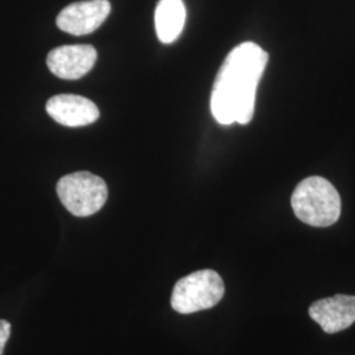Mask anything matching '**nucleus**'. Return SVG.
I'll return each mask as SVG.
<instances>
[{"label": "nucleus", "instance_id": "obj_8", "mask_svg": "<svg viewBox=\"0 0 355 355\" xmlns=\"http://www.w3.org/2000/svg\"><path fill=\"white\" fill-rule=\"evenodd\" d=\"M46 112L58 124L70 128L86 127L95 123L101 116L95 103L71 94L51 98L46 103Z\"/></svg>", "mask_w": 355, "mask_h": 355}, {"label": "nucleus", "instance_id": "obj_5", "mask_svg": "<svg viewBox=\"0 0 355 355\" xmlns=\"http://www.w3.org/2000/svg\"><path fill=\"white\" fill-rule=\"evenodd\" d=\"M111 12L108 0H85L69 4L57 16V26L69 35L85 36L95 32Z\"/></svg>", "mask_w": 355, "mask_h": 355}, {"label": "nucleus", "instance_id": "obj_1", "mask_svg": "<svg viewBox=\"0 0 355 355\" xmlns=\"http://www.w3.org/2000/svg\"><path fill=\"white\" fill-rule=\"evenodd\" d=\"M267 62L268 54L254 42H243L229 53L211 95V111L217 123L246 125L252 121L257 87Z\"/></svg>", "mask_w": 355, "mask_h": 355}, {"label": "nucleus", "instance_id": "obj_3", "mask_svg": "<svg viewBox=\"0 0 355 355\" xmlns=\"http://www.w3.org/2000/svg\"><path fill=\"white\" fill-rule=\"evenodd\" d=\"M225 286L214 270H199L177 282L171 306L178 313L190 315L209 309L224 297Z\"/></svg>", "mask_w": 355, "mask_h": 355}, {"label": "nucleus", "instance_id": "obj_7", "mask_svg": "<svg viewBox=\"0 0 355 355\" xmlns=\"http://www.w3.org/2000/svg\"><path fill=\"white\" fill-rule=\"evenodd\" d=\"M309 316L328 334L347 329L355 322V296L336 295L315 302Z\"/></svg>", "mask_w": 355, "mask_h": 355}, {"label": "nucleus", "instance_id": "obj_9", "mask_svg": "<svg viewBox=\"0 0 355 355\" xmlns=\"http://www.w3.org/2000/svg\"><path fill=\"white\" fill-rule=\"evenodd\" d=\"M186 6L183 0H159L155 8V31L164 44H173L186 24Z\"/></svg>", "mask_w": 355, "mask_h": 355}, {"label": "nucleus", "instance_id": "obj_2", "mask_svg": "<svg viewBox=\"0 0 355 355\" xmlns=\"http://www.w3.org/2000/svg\"><path fill=\"white\" fill-rule=\"evenodd\" d=\"M291 205L296 217L311 227L327 228L341 216V198L329 180L309 177L293 191Z\"/></svg>", "mask_w": 355, "mask_h": 355}, {"label": "nucleus", "instance_id": "obj_10", "mask_svg": "<svg viewBox=\"0 0 355 355\" xmlns=\"http://www.w3.org/2000/svg\"><path fill=\"white\" fill-rule=\"evenodd\" d=\"M11 334V324L6 320H0V355H3L6 343Z\"/></svg>", "mask_w": 355, "mask_h": 355}, {"label": "nucleus", "instance_id": "obj_4", "mask_svg": "<svg viewBox=\"0 0 355 355\" xmlns=\"http://www.w3.org/2000/svg\"><path fill=\"white\" fill-rule=\"evenodd\" d=\"M57 193L70 214L87 217L102 209L108 198V189L102 178L89 171H78L60 179Z\"/></svg>", "mask_w": 355, "mask_h": 355}, {"label": "nucleus", "instance_id": "obj_6", "mask_svg": "<svg viewBox=\"0 0 355 355\" xmlns=\"http://www.w3.org/2000/svg\"><path fill=\"white\" fill-rule=\"evenodd\" d=\"M96 58L98 53L91 45H64L48 54L46 64L54 76L76 80L91 71Z\"/></svg>", "mask_w": 355, "mask_h": 355}]
</instances>
